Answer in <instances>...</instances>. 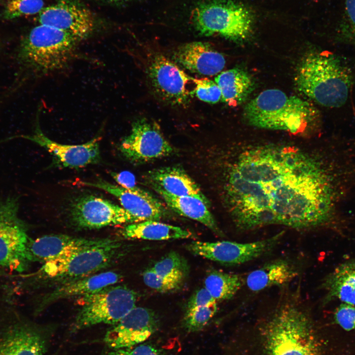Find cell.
<instances>
[{"mask_svg":"<svg viewBox=\"0 0 355 355\" xmlns=\"http://www.w3.org/2000/svg\"><path fill=\"white\" fill-rule=\"evenodd\" d=\"M19 198L0 200V266L17 272L35 261L31 252L28 225L18 214Z\"/></svg>","mask_w":355,"mask_h":355,"instance_id":"7","label":"cell"},{"mask_svg":"<svg viewBox=\"0 0 355 355\" xmlns=\"http://www.w3.org/2000/svg\"><path fill=\"white\" fill-rule=\"evenodd\" d=\"M111 176L118 184V185L123 188L132 189L138 186L136 184L134 176L129 172H112Z\"/></svg>","mask_w":355,"mask_h":355,"instance_id":"37","label":"cell"},{"mask_svg":"<svg viewBox=\"0 0 355 355\" xmlns=\"http://www.w3.org/2000/svg\"><path fill=\"white\" fill-rule=\"evenodd\" d=\"M116 241L109 238L87 239L64 234L48 235L31 239L30 248L35 261L44 263L78 250Z\"/></svg>","mask_w":355,"mask_h":355,"instance_id":"19","label":"cell"},{"mask_svg":"<svg viewBox=\"0 0 355 355\" xmlns=\"http://www.w3.org/2000/svg\"><path fill=\"white\" fill-rule=\"evenodd\" d=\"M217 311V303L185 312L183 323L189 332L202 330L213 317Z\"/></svg>","mask_w":355,"mask_h":355,"instance_id":"31","label":"cell"},{"mask_svg":"<svg viewBox=\"0 0 355 355\" xmlns=\"http://www.w3.org/2000/svg\"><path fill=\"white\" fill-rule=\"evenodd\" d=\"M121 276L113 271L96 273L81 278L69 280L60 284L41 299L38 311L61 299L80 297L95 293L106 287L119 282Z\"/></svg>","mask_w":355,"mask_h":355,"instance_id":"21","label":"cell"},{"mask_svg":"<svg viewBox=\"0 0 355 355\" xmlns=\"http://www.w3.org/2000/svg\"><path fill=\"white\" fill-rule=\"evenodd\" d=\"M106 355H129L126 349L114 350Z\"/></svg>","mask_w":355,"mask_h":355,"instance_id":"39","label":"cell"},{"mask_svg":"<svg viewBox=\"0 0 355 355\" xmlns=\"http://www.w3.org/2000/svg\"><path fill=\"white\" fill-rule=\"evenodd\" d=\"M1 1H2V0H0V2H1Z\"/></svg>","mask_w":355,"mask_h":355,"instance_id":"41","label":"cell"},{"mask_svg":"<svg viewBox=\"0 0 355 355\" xmlns=\"http://www.w3.org/2000/svg\"><path fill=\"white\" fill-rule=\"evenodd\" d=\"M217 303L208 291L205 288H202L196 291L188 300L185 312L205 307Z\"/></svg>","mask_w":355,"mask_h":355,"instance_id":"36","label":"cell"},{"mask_svg":"<svg viewBox=\"0 0 355 355\" xmlns=\"http://www.w3.org/2000/svg\"><path fill=\"white\" fill-rule=\"evenodd\" d=\"M336 322L346 331L355 329V306L341 303L334 315Z\"/></svg>","mask_w":355,"mask_h":355,"instance_id":"34","label":"cell"},{"mask_svg":"<svg viewBox=\"0 0 355 355\" xmlns=\"http://www.w3.org/2000/svg\"><path fill=\"white\" fill-rule=\"evenodd\" d=\"M195 84L194 93L200 100L211 104L218 103L221 100V90L215 81L207 78L192 77Z\"/></svg>","mask_w":355,"mask_h":355,"instance_id":"32","label":"cell"},{"mask_svg":"<svg viewBox=\"0 0 355 355\" xmlns=\"http://www.w3.org/2000/svg\"><path fill=\"white\" fill-rule=\"evenodd\" d=\"M81 183L103 190L115 197L122 207L139 222L150 220L159 221L165 216L166 210L162 203L139 186L128 189L102 179L92 182L81 181Z\"/></svg>","mask_w":355,"mask_h":355,"instance_id":"16","label":"cell"},{"mask_svg":"<svg viewBox=\"0 0 355 355\" xmlns=\"http://www.w3.org/2000/svg\"><path fill=\"white\" fill-rule=\"evenodd\" d=\"M195 30L204 36L220 35L235 41L248 39L252 32V17L243 5L229 0H208L191 12Z\"/></svg>","mask_w":355,"mask_h":355,"instance_id":"6","label":"cell"},{"mask_svg":"<svg viewBox=\"0 0 355 355\" xmlns=\"http://www.w3.org/2000/svg\"><path fill=\"white\" fill-rule=\"evenodd\" d=\"M44 8L43 0H7L1 14L4 20L38 14Z\"/></svg>","mask_w":355,"mask_h":355,"instance_id":"30","label":"cell"},{"mask_svg":"<svg viewBox=\"0 0 355 355\" xmlns=\"http://www.w3.org/2000/svg\"><path fill=\"white\" fill-rule=\"evenodd\" d=\"M70 214L72 223L80 229H95L139 222L123 207L92 195L77 199L71 206Z\"/></svg>","mask_w":355,"mask_h":355,"instance_id":"13","label":"cell"},{"mask_svg":"<svg viewBox=\"0 0 355 355\" xmlns=\"http://www.w3.org/2000/svg\"><path fill=\"white\" fill-rule=\"evenodd\" d=\"M159 324L153 311L136 306L107 331L104 341L113 350L130 348L147 340L157 330Z\"/></svg>","mask_w":355,"mask_h":355,"instance_id":"15","label":"cell"},{"mask_svg":"<svg viewBox=\"0 0 355 355\" xmlns=\"http://www.w3.org/2000/svg\"><path fill=\"white\" fill-rule=\"evenodd\" d=\"M243 118L249 125L264 129L302 132L320 119L311 103L277 89L263 91L245 106Z\"/></svg>","mask_w":355,"mask_h":355,"instance_id":"4","label":"cell"},{"mask_svg":"<svg viewBox=\"0 0 355 355\" xmlns=\"http://www.w3.org/2000/svg\"><path fill=\"white\" fill-rule=\"evenodd\" d=\"M118 149L124 157L136 164L167 157L174 152L159 125L145 118L133 123L130 133L121 141Z\"/></svg>","mask_w":355,"mask_h":355,"instance_id":"12","label":"cell"},{"mask_svg":"<svg viewBox=\"0 0 355 355\" xmlns=\"http://www.w3.org/2000/svg\"><path fill=\"white\" fill-rule=\"evenodd\" d=\"M222 94V101L230 106L245 102L253 91L255 83L243 69L235 68L220 72L214 79Z\"/></svg>","mask_w":355,"mask_h":355,"instance_id":"26","label":"cell"},{"mask_svg":"<svg viewBox=\"0 0 355 355\" xmlns=\"http://www.w3.org/2000/svg\"><path fill=\"white\" fill-rule=\"evenodd\" d=\"M143 280L147 286L159 292H167L179 288L182 283L168 279L155 273L152 268L142 274Z\"/></svg>","mask_w":355,"mask_h":355,"instance_id":"33","label":"cell"},{"mask_svg":"<svg viewBox=\"0 0 355 355\" xmlns=\"http://www.w3.org/2000/svg\"><path fill=\"white\" fill-rule=\"evenodd\" d=\"M79 298L81 308L73 323L75 330L100 323L116 324L136 307L137 294L125 285L114 284Z\"/></svg>","mask_w":355,"mask_h":355,"instance_id":"8","label":"cell"},{"mask_svg":"<svg viewBox=\"0 0 355 355\" xmlns=\"http://www.w3.org/2000/svg\"><path fill=\"white\" fill-rule=\"evenodd\" d=\"M152 269L162 277L181 283L188 270L185 261L175 251L168 253L157 261Z\"/></svg>","mask_w":355,"mask_h":355,"instance_id":"29","label":"cell"},{"mask_svg":"<svg viewBox=\"0 0 355 355\" xmlns=\"http://www.w3.org/2000/svg\"><path fill=\"white\" fill-rule=\"evenodd\" d=\"M46 149L65 167L78 168L95 164L100 159V137L81 144H65L53 141L38 127L32 135L22 136Z\"/></svg>","mask_w":355,"mask_h":355,"instance_id":"17","label":"cell"},{"mask_svg":"<svg viewBox=\"0 0 355 355\" xmlns=\"http://www.w3.org/2000/svg\"><path fill=\"white\" fill-rule=\"evenodd\" d=\"M345 14L347 21L342 28L343 39L355 45V0H346Z\"/></svg>","mask_w":355,"mask_h":355,"instance_id":"35","label":"cell"},{"mask_svg":"<svg viewBox=\"0 0 355 355\" xmlns=\"http://www.w3.org/2000/svg\"><path fill=\"white\" fill-rule=\"evenodd\" d=\"M320 159L295 146L266 145L242 152L229 171L225 200L237 227L311 229L334 215L336 179Z\"/></svg>","mask_w":355,"mask_h":355,"instance_id":"1","label":"cell"},{"mask_svg":"<svg viewBox=\"0 0 355 355\" xmlns=\"http://www.w3.org/2000/svg\"><path fill=\"white\" fill-rule=\"evenodd\" d=\"M297 275L295 268L289 261L280 259L249 273L246 279V284L251 291L259 292L271 286L287 284Z\"/></svg>","mask_w":355,"mask_h":355,"instance_id":"25","label":"cell"},{"mask_svg":"<svg viewBox=\"0 0 355 355\" xmlns=\"http://www.w3.org/2000/svg\"><path fill=\"white\" fill-rule=\"evenodd\" d=\"M121 236L126 239L153 241L188 239L193 237L188 230L160 222L145 220L126 224L120 231Z\"/></svg>","mask_w":355,"mask_h":355,"instance_id":"27","label":"cell"},{"mask_svg":"<svg viewBox=\"0 0 355 355\" xmlns=\"http://www.w3.org/2000/svg\"><path fill=\"white\" fill-rule=\"evenodd\" d=\"M323 303L334 300L355 306V258L338 265L323 280Z\"/></svg>","mask_w":355,"mask_h":355,"instance_id":"23","label":"cell"},{"mask_svg":"<svg viewBox=\"0 0 355 355\" xmlns=\"http://www.w3.org/2000/svg\"><path fill=\"white\" fill-rule=\"evenodd\" d=\"M239 355H323L311 316L296 304L280 305L241 335Z\"/></svg>","mask_w":355,"mask_h":355,"instance_id":"2","label":"cell"},{"mask_svg":"<svg viewBox=\"0 0 355 355\" xmlns=\"http://www.w3.org/2000/svg\"><path fill=\"white\" fill-rule=\"evenodd\" d=\"M149 55L146 71L154 93L169 104H186L192 94L187 87L192 81V77L162 54L156 52Z\"/></svg>","mask_w":355,"mask_h":355,"instance_id":"10","label":"cell"},{"mask_svg":"<svg viewBox=\"0 0 355 355\" xmlns=\"http://www.w3.org/2000/svg\"><path fill=\"white\" fill-rule=\"evenodd\" d=\"M120 244L86 248L44 263L39 272L59 284L96 274L112 264L118 255Z\"/></svg>","mask_w":355,"mask_h":355,"instance_id":"9","label":"cell"},{"mask_svg":"<svg viewBox=\"0 0 355 355\" xmlns=\"http://www.w3.org/2000/svg\"><path fill=\"white\" fill-rule=\"evenodd\" d=\"M175 62L190 72L205 76L219 73L225 65L223 55L209 43L194 41L182 44L174 52Z\"/></svg>","mask_w":355,"mask_h":355,"instance_id":"20","label":"cell"},{"mask_svg":"<svg viewBox=\"0 0 355 355\" xmlns=\"http://www.w3.org/2000/svg\"><path fill=\"white\" fill-rule=\"evenodd\" d=\"M15 312L0 339V355H43L46 341L36 325L21 319Z\"/></svg>","mask_w":355,"mask_h":355,"instance_id":"18","label":"cell"},{"mask_svg":"<svg viewBox=\"0 0 355 355\" xmlns=\"http://www.w3.org/2000/svg\"><path fill=\"white\" fill-rule=\"evenodd\" d=\"M79 41L66 32L39 24L21 40L18 56L33 72L51 74L67 67L76 55Z\"/></svg>","mask_w":355,"mask_h":355,"instance_id":"5","label":"cell"},{"mask_svg":"<svg viewBox=\"0 0 355 355\" xmlns=\"http://www.w3.org/2000/svg\"><path fill=\"white\" fill-rule=\"evenodd\" d=\"M151 186L160 188L177 196H193L210 207V202L197 183L183 170L178 167H165L154 169L147 174Z\"/></svg>","mask_w":355,"mask_h":355,"instance_id":"22","label":"cell"},{"mask_svg":"<svg viewBox=\"0 0 355 355\" xmlns=\"http://www.w3.org/2000/svg\"><path fill=\"white\" fill-rule=\"evenodd\" d=\"M37 20L39 24L60 30L79 40L90 35L95 28L91 11L76 0H60L44 7Z\"/></svg>","mask_w":355,"mask_h":355,"instance_id":"14","label":"cell"},{"mask_svg":"<svg viewBox=\"0 0 355 355\" xmlns=\"http://www.w3.org/2000/svg\"><path fill=\"white\" fill-rule=\"evenodd\" d=\"M106 0L109 2H119L126 1V0Z\"/></svg>","mask_w":355,"mask_h":355,"instance_id":"40","label":"cell"},{"mask_svg":"<svg viewBox=\"0 0 355 355\" xmlns=\"http://www.w3.org/2000/svg\"><path fill=\"white\" fill-rule=\"evenodd\" d=\"M243 283L242 277L238 274L213 270L207 274L204 287L217 302L232 299Z\"/></svg>","mask_w":355,"mask_h":355,"instance_id":"28","label":"cell"},{"mask_svg":"<svg viewBox=\"0 0 355 355\" xmlns=\"http://www.w3.org/2000/svg\"><path fill=\"white\" fill-rule=\"evenodd\" d=\"M134 347L126 349L129 355H162L157 349L149 344H140Z\"/></svg>","mask_w":355,"mask_h":355,"instance_id":"38","label":"cell"},{"mask_svg":"<svg viewBox=\"0 0 355 355\" xmlns=\"http://www.w3.org/2000/svg\"><path fill=\"white\" fill-rule=\"evenodd\" d=\"M294 82L299 92L315 102L326 107H338L348 100L353 76L338 57L312 52L299 64Z\"/></svg>","mask_w":355,"mask_h":355,"instance_id":"3","label":"cell"},{"mask_svg":"<svg viewBox=\"0 0 355 355\" xmlns=\"http://www.w3.org/2000/svg\"><path fill=\"white\" fill-rule=\"evenodd\" d=\"M283 235L282 231L269 238L245 243L229 241H193L186 246V249L194 255L222 264H242L270 251L279 243Z\"/></svg>","mask_w":355,"mask_h":355,"instance_id":"11","label":"cell"},{"mask_svg":"<svg viewBox=\"0 0 355 355\" xmlns=\"http://www.w3.org/2000/svg\"><path fill=\"white\" fill-rule=\"evenodd\" d=\"M167 206L178 214L196 220L207 226L216 235L223 236L216 222L202 200L193 196H177L170 194L159 187L152 186Z\"/></svg>","mask_w":355,"mask_h":355,"instance_id":"24","label":"cell"}]
</instances>
